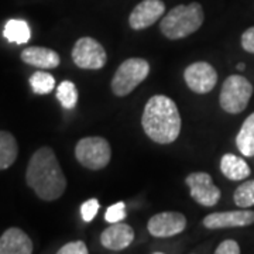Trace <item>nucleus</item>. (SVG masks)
<instances>
[{
	"instance_id": "nucleus-17",
	"label": "nucleus",
	"mask_w": 254,
	"mask_h": 254,
	"mask_svg": "<svg viewBox=\"0 0 254 254\" xmlns=\"http://www.w3.org/2000/svg\"><path fill=\"white\" fill-rule=\"evenodd\" d=\"M18 154V145L14 136L1 130L0 131V171L10 168Z\"/></svg>"
},
{
	"instance_id": "nucleus-20",
	"label": "nucleus",
	"mask_w": 254,
	"mask_h": 254,
	"mask_svg": "<svg viewBox=\"0 0 254 254\" xmlns=\"http://www.w3.org/2000/svg\"><path fill=\"white\" fill-rule=\"evenodd\" d=\"M30 85L34 93L38 95H47L51 93L55 88V79L51 73L46 71H37L30 76Z\"/></svg>"
},
{
	"instance_id": "nucleus-3",
	"label": "nucleus",
	"mask_w": 254,
	"mask_h": 254,
	"mask_svg": "<svg viewBox=\"0 0 254 254\" xmlns=\"http://www.w3.org/2000/svg\"><path fill=\"white\" fill-rule=\"evenodd\" d=\"M205 14L202 4L192 1L190 4H178L161 20L160 30L170 40H180L193 34L203 24Z\"/></svg>"
},
{
	"instance_id": "nucleus-11",
	"label": "nucleus",
	"mask_w": 254,
	"mask_h": 254,
	"mask_svg": "<svg viewBox=\"0 0 254 254\" xmlns=\"http://www.w3.org/2000/svg\"><path fill=\"white\" fill-rule=\"evenodd\" d=\"M165 4L163 0H143L133 9L128 16V24L133 30L151 27L163 17Z\"/></svg>"
},
{
	"instance_id": "nucleus-10",
	"label": "nucleus",
	"mask_w": 254,
	"mask_h": 254,
	"mask_svg": "<svg viewBox=\"0 0 254 254\" xmlns=\"http://www.w3.org/2000/svg\"><path fill=\"white\" fill-rule=\"evenodd\" d=\"M187 227V218L180 212H161L157 213L147 223L148 233L151 236L165 239L182 233Z\"/></svg>"
},
{
	"instance_id": "nucleus-1",
	"label": "nucleus",
	"mask_w": 254,
	"mask_h": 254,
	"mask_svg": "<svg viewBox=\"0 0 254 254\" xmlns=\"http://www.w3.org/2000/svg\"><path fill=\"white\" fill-rule=\"evenodd\" d=\"M26 182L40 199L50 202L63 196L66 190V178L51 147H40L31 155Z\"/></svg>"
},
{
	"instance_id": "nucleus-8",
	"label": "nucleus",
	"mask_w": 254,
	"mask_h": 254,
	"mask_svg": "<svg viewBox=\"0 0 254 254\" xmlns=\"http://www.w3.org/2000/svg\"><path fill=\"white\" fill-rule=\"evenodd\" d=\"M184 79L190 91L205 95L212 91L218 83L216 69L205 61L190 64L184 72Z\"/></svg>"
},
{
	"instance_id": "nucleus-13",
	"label": "nucleus",
	"mask_w": 254,
	"mask_h": 254,
	"mask_svg": "<svg viewBox=\"0 0 254 254\" xmlns=\"http://www.w3.org/2000/svg\"><path fill=\"white\" fill-rule=\"evenodd\" d=\"M134 240V230L133 227L126 223H112V226L103 230L100 235V243L105 249L113 252H120L127 249Z\"/></svg>"
},
{
	"instance_id": "nucleus-18",
	"label": "nucleus",
	"mask_w": 254,
	"mask_h": 254,
	"mask_svg": "<svg viewBox=\"0 0 254 254\" xmlns=\"http://www.w3.org/2000/svg\"><path fill=\"white\" fill-rule=\"evenodd\" d=\"M236 145L245 157H254V113L242 125L236 136Z\"/></svg>"
},
{
	"instance_id": "nucleus-23",
	"label": "nucleus",
	"mask_w": 254,
	"mask_h": 254,
	"mask_svg": "<svg viewBox=\"0 0 254 254\" xmlns=\"http://www.w3.org/2000/svg\"><path fill=\"white\" fill-rule=\"evenodd\" d=\"M125 218H126V203L122 202V200L109 206L106 213H105V220L110 225L112 223H119Z\"/></svg>"
},
{
	"instance_id": "nucleus-26",
	"label": "nucleus",
	"mask_w": 254,
	"mask_h": 254,
	"mask_svg": "<svg viewBox=\"0 0 254 254\" xmlns=\"http://www.w3.org/2000/svg\"><path fill=\"white\" fill-rule=\"evenodd\" d=\"M216 254H239L240 253V246L235 240H225L216 247Z\"/></svg>"
},
{
	"instance_id": "nucleus-27",
	"label": "nucleus",
	"mask_w": 254,
	"mask_h": 254,
	"mask_svg": "<svg viewBox=\"0 0 254 254\" xmlns=\"http://www.w3.org/2000/svg\"><path fill=\"white\" fill-rule=\"evenodd\" d=\"M242 47L245 51L254 54V27L247 28L242 34Z\"/></svg>"
},
{
	"instance_id": "nucleus-12",
	"label": "nucleus",
	"mask_w": 254,
	"mask_h": 254,
	"mask_svg": "<svg viewBox=\"0 0 254 254\" xmlns=\"http://www.w3.org/2000/svg\"><path fill=\"white\" fill-rule=\"evenodd\" d=\"M206 229H227V227H245L254 223L253 210H229L215 212L202 220Z\"/></svg>"
},
{
	"instance_id": "nucleus-22",
	"label": "nucleus",
	"mask_w": 254,
	"mask_h": 254,
	"mask_svg": "<svg viewBox=\"0 0 254 254\" xmlns=\"http://www.w3.org/2000/svg\"><path fill=\"white\" fill-rule=\"evenodd\" d=\"M233 199L239 208H250L254 206V180L243 182L233 195Z\"/></svg>"
},
{
	"instance_id": "nucleus-19",
	"label": "nucleus",
	"mask_w": 254,
	"mask_h": 254,
	"mask_svg": "<svg viewBox=\"0 0 254 254\" xmlns=\"http://www.w3.org/2000/svg\"><path fill=\"white\" fill-rule=\"evenodd\" d=\"M4 38L14 44H26L31 37V30L24 20H9L3 30Z\"/></svg>"
},
{
	"instance_id": "nucleus-6",
	"label": "nucleus",
	"mask_w": 254,
	"mask_h": 254,
	"mask_svg": "<svg viewBox=\"0 0 254 254\" xmlns=\"http://www.w3.org/2000/svg\"><path fill=\"white\" fill-rule=\"evenodd\" d=\"M75 157L78 163L85 168L92 171H99L110 163L112 148L109 141L103 137H83L76 143Z\"/></svg>"
},
{
	"instance_id": "nucleus-28",
	"label": "nucleus",
	"mask_w": 254,
	"mask_h": 254,
	"mask_svg": "<svg viewBox=\"0 0 254 254\" xmlns=\"http://www.w3.org/2000/svg\"><path fill=\"white\" fill-rule=\"evenodd\" d=\"M245 68H246L245 63L237 64V69H239V71H245Z\"/></svg>"
},
{
	"instance_id": "nucleus-2",
	"label": "nucleus",
	"mask_w": 254,
	"mask_h": 254,
	"mask_svg": "<svg viewBox=\"0 0 254 254\" xmlns=\"http://www.w3.org/2000/svg\"><path fill=\"white\" fill-rule=\"evenodd\" d=\"M141 126L144 133L158 144H171L181 131L178 106L165 95H154L145 103Z\"/></svg>"
},
{
	"instance_id": "nucleus-16",
	"label": "nucleus",
	"mask_w": 254,
	"mask_h": 254,
	"mask_svg": "<svg viewBox=\"0 0 254 254\" xmlns=\"http://www.w3.org/2000/svg\"><path fill=\"white\" fill-rule=\"evenodd\" d=\"M220 171L230 181H243L250 177L252 170L243 158L235 154H225L220 160Z\"/></svg>"
},
{
	"instance_id": "nucleus-5",
	"label": "nucleus",
	"mask_w": 254,
	"mask_h": 254,
	"mask_svg": "<svg viewBox=\"0 0 254 254\" xmlns=\"http://www.w3.org/2000/svg\"><path fill=\"white\" fill-rule=\"evenodd\" d=\"M253 95V85L242 75H230L222 85L219 96L220 108L226 113L237 115L247 108Z\"/></svg>"
},
{
	"instance_id": "nucleus-15",
	"label": "nucleus",
	"mask_w": 254,
	"mask_h": 254,
	"mask_svg": "<svg viewBox=\"0 0 254 254\" xmlns=\"http://www.w3.org/2000/svg\"><path fill=\"white\" fill-rule=\"evenodd\" d=\"M20 58L24 64L40 69H53L61 63L60 54L46 47H27L23 50Z\"/></svg>"
},
{
	"instance_id": "nucleus-14",
	"label": "nucleus",
	"mask_w": 254,
	"mask_h": 254,
	"mask_svg": "<svg viewBox=\"0 0 254 254\" xmlns=\"http://www.w3.org/2000/svg\"><path fill=\"white\" fill-rule=\"evenodd\" d=\"M33 242L18 227H10L0 237V254H31Z\"/></svg>"
},
{
	"instance_id": "nucleus-4",
	"label": "nucleus",
	"mask_w": 254,
	"mask_h": 254,
	"mask_svg": "<svg viewBox=\"0 0 254 254\" xmlns=\"http://www.w3.org/2000/svg\"><path fill=\"white\" fill-rule=\"evenodd\" d=\"M150 73V64L144 58H128L119 65L118 71L112 79V91L113 93L123 98L130 95L141 82L147 79Z\"/></svg>"
},
{
	"instance_id": "nucleus-24",
	"label": "nucleus",
	"mask_w": 254,
	"mask_h": 254,
	"mask_svg": "<svg viewBox=\"0 0 254 254\" xmlns=\"http://www.w3.org/2000/svg\"><path fill=\"white\" fill-rule=\"evenodd\" d=\"M98 210H99V200L98 199L92 198V199L83 202L81 206V216L83 219V222H86V223L92 222L93 219L96 218Z\"/></svg>"
},
{
	"instance_id": "nucleus-7",
	"label": "nucleus",
	"mask_w": 254,
	"mask_h": 254,
	"mask_svg": "<svg viewBox=\"0 0 254 254\" xmlns=\"http://www.w3.org/2000/svg\"><path fill=\"white\" fill-rule=\"evenodd\" d=\"M72 61L82 69H100L108 63V55L98 40L82 37L72 48Z\"/></svg>"
},
{
	"instance_id": "nucleus-9",
	"label": "nucleus",
	"mask_w": 254,
	"mask_h": 254,
	"mask_svg": "<svg viewBox=\"0 0 254 254\" xmlns=\"http://www.w3.org/2000/svg\"><path fill=\"white\" fill-rule=\"evenodd\" d=\"M185 184L190 187V196L205 208L215 206L220 199V190L213 185L208 173H190L185 178Z\"/></svg>"
},
{
	"instance_id": "nucleus-25",
	"label": "nucleus",
	"mask_w": 254,
	"mask_h": 254,
	"mask_svg": "<svg viewBox=\"0 0 254 254\" xmlns=\"http://www.w3.org/2000/svg\"><path fill=\"white\" fill-rule=\"evenodd\" d=\"M88 247L86 245L82 242V240H76V242H71V243H66L63 246L58 254H88Z\"/></svg>"
},
{
	"instance_id": "nucleus-21",
	"label": "nucleus",
	"mask_w": 254,
	"mask_h": 254,
	"mask_svg": "<svg viewBox=\"0 0 254 254\" xmlns=\"http://www.w3.org/2000/svg\"><path fill=\"white\" fill-rule=\"evenodd\" d=\"M57 99L65 109H73L78 103V89L71 81H64L57 88Z\"/></svg>"
}]
</instances>
